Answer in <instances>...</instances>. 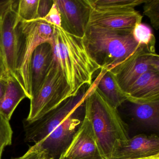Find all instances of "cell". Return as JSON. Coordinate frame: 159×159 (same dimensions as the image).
<instances>
[{
    "instance_id": "cell-18",
    "label": "cell",
    "mask_w": 159,
    "mask_h": 159,
    "mask_svg": "<svg viewBox=\"0 0 159 159\" xmlns=\"http://www.w3.org/2000/svg\"><path fill=\"white\" fill-rule=\"evenodd\" d=\"M25 98L19 84L11 77L7 80L5 93L0 99V114L10 121L17 106Z\"/></svg>"
},
{
    "instance_id": "cell-4",
    "label": "cell",
    "mask_w": 159,
    "mask_h": 159,
    "mask_svg": "<svg viewBox=\"0 0 159 159\" xmlns=\"http://www.w3.org/2000/svg\"><path fill=\"white\" fill-rule=\"evenodd\" d=\"M16 34L15 70L14 79L17 82L30 99L32 91L30 76V63L32 55L41 44L51 40L53 26L43 19L20 21L15 26Z\"/></svg>"
},
{
    "instance_id": "cell-1",
    "label": "cell",
    "mask_w": 159,
    "mask_h": 159,
    "mask_svg": "<svg viewBox=\"0 0 159 159\" xmlns=\"http://www.w3.org/2000/svg\"><path fill=\"white\" fill-rule=\"evenodd\" d=\"M53 28L52 37L48 43L69 87L70 96H74L84 85H92L94 75L100 68L90 56L83 39L61 28Z\"/></svg>"
},
{
    "instance_id": "cell-31",
    "label": "cell",
    "mask_w": 159,
    "mask_h": 159,
    "mask_svg": "<svg viewBox=\"0 0 159 159\" xmlns=\"http://www.w3.org/2000/svg\"><path fill=\"white\" fill-rule=\"evenodd\" d=\"M46 159H52V158H50V157H48Z\"/></svg>"
},
{
    "instance_id": "cell-11",
    "label": "cell",
    "mask_w": 159,
    "mask_h": 159,
    "mask_svg": "<svg viewBox=\"0 0 159 159\" xmlns=\"http://www.w3.org/2000/svg\"><path fill=\"white\" fill-rule=\"evenodd\" d=\"M61 19V28L83 39L88 26L91 6L89 0H54Z\"/></svg>"
},
{
    "instance_id": "cell-15",
    "label": "cell",
    "mask_w": 159,
    "mask_h": 159,
    "mask_svg": "<svg viewBox=\"0 0 159 159\" xmlns=\"http://www.w3.org/2000/svg\"><path fill=\"white\" fill-rule=\"evenodd\" d=\"M129 116L134 124L144 130L158 132L159 100L143 103H131Z\"/></svg>"
},
{
    "instance_id": "cell-12",
    "label": "cell",
    "mask_w": 159,
    "mask_h": 159,
    "mask_svg": "<svg viewBox=\"0 0 159 159\" xmlns=\"http://www.w3.org/2000/svg\"><path fill=\"white\" fill-rule=\"evenodd\" d=\"M158 156H159L158 135L143 134L117 142L110 159H138Z\"/></svg>"
},
{
    "instance_id": "cell-3",
    "label": "cell",
    "mask_w": 159,
    "mask_h": 159,
    "mask_svg": "<svg viewBox=\"0 0 159 159\" xmlns=\"http://www.w3.org/2000/svg\"><path fill=\"white\" fill-rule=\"evenodd\" d=\"M133 30L87 26L83 39L90 56L100 69L110 71L129 58L141 45L135 40Z\"/></svg>"
},
{
    "instance_id": "cell-19",
    "label": "cell",
    "mask_w": 159,
    "mask_h": 159,
    "mask_svg": "<svg viewBox=\"0 0 159 159\" xmlns=\"http://www.w3.org/2000/svg\"><path fill=\"white\" fill-rule=\"evenodd\" d=\"M39 0H20L17 6L16 24L20 21H31L38 19Z\"/></svg>"
},
{
    "instance_id": "cell-2",
    "label": "cell",
    "mask_w": 159,
    "mask_h": 159,
    "mask_svg": "<svg viewBox=\"0 0 159 159\" xmlns=\"http://www.w3.org/2000/svg\"><path fill=\"white\" fill-rule=\"evenodd\" d=\"M85 99V116L92 125L99 150L104 159H110L117 142L130 138L128 127L118 109L111 106L93 82Z\"/></svg>"
},
{
    "instance_id": "cell-33",
    "label": "cell",
    "mask_w": 159,
    "mask_h": 159,
    "mask_svg": "<svg viewBox=\"0 0 159 159\" xmlns=\"http://www.w3.org/2000/svg\"><path fill=\"white\" fill-rule=\"evenodd\" d=\"M63 159V158H61V159Z\"/></svg>"
},
{
    "instance_id": "cell-25",
    "label": "cell",
    "mask_w": 159,
    "mask_h": 159,
    "mask_svg": "<svg viewBox=\"0 0 159 159\" xmlns=\"http://www.w3.org/2000/svg\"><path fill=\"white\" fill-rule=\"evenodd\" d=\"M49 156L44 152L37 150L33 146L22 156L11 159H46Z\"/></svg>"
},
{
    "instance_id": "cell-27",
    "label": "cell",
    "mask_w": 159,
    "mask_h": 159,
    "mask_svg": "<svg viewBox=\"0 0 159 159\" xmlns=\"http://www.w3.org/2000/svg\"><path fill=\"white\" fill-rule=\"evenodd\" d=\"M0 67L2 69L4 70L7 74L11 75L9 70H8L6 58H5L4 52H3V49H2V46L1 40H0Z\"/></svg>"
},
{
    "instance_id": "cell-29",
    "label": "cell",
    "mask_w": 159,
    "mask_h": 159,
    "mask_svg": "<svg viewBox=\"0 0 159 159\" xmlns=\"http://www.w3.org/2000/svg\"><path fill=\"white\" fill-rule=\"evenodd\" d=\"M12 76L7 74L0 67V80L7 81Z\"/></svg>"
},
{
    "instance_id": "cell-22",
    "label": "cell",
    "mask_w": 159,
    "mask_h": 159,
    "mask_svg": "<svg viewBox=\"0 0 159 159\" xmlns=\"http://www.w3.org/2000/svg\"><path fill=\"white\" fill-rule=\"evenodd\" d=\"M13 133L10 121L0 114V159L5 148L11 145Z\"/></svg>"
},
{
    "instance_id": "cell-34",
    "label": "cell",
    "mask_w": 159,
    "mask_h": 159,
    "mask_svg": "<svg viewBox=\"0 0 159 159\" xmlns=\"http://www.w3.org/2000/svg\"></svg>"
},
{
    "instance_id": "cell-24",
    "label": "cell",
    "mask_w": 159,
    "mask_h": 159,
    "mask_svg": "<svg viewBox=\"0 0 159 159\" xmlns=\"http://www.w3.org/2000/svg\"><path fill=\"white\" fill-rule=\"evenodd\" d=\"M43 19L52 25L61 28V19L60 13L54 1L50 11Z\"/></svg>"
},
{
    "instance_id": "cell-8",
    "label": "cell",
    "mask_w": 159,
    "mask_h": 159,
    "mask_svg": "<svg viewBox=\"0 0 159 159\" xmlns=\"http://www.w3.org/2000/svg\"><path fill=\"white\" fill-rule=\"evenodd\" d=\"M148 71H159V56L155 50L140 45L129 58L109 71L126 93L134 82Z\"/></svg>"
},
{
    "instance_id": "cell-14",
    "label": "cell",
    "mask_w": 159,
    "mask_h": 159,
    "mask_svg": "<svg viewBox=\"0 0 159 159\" xmlns=\"http://www.w3.org/2000/svg\"><path fill=\"white\" fill-rule=\"evenodd\" d=\"M131 103H143L159 100V71H148L139 76L126 92Z\"/></svg>"
},
{
    "instance_id": "cell-16",
    "label": "cell",
    "mask_w": 159,
    "mask_h": 159,
    "mask_svg": "<svg viewBox=\"0 0 159 159\" xmlns=\"http://www.w3.org/2000/svg\"><path fill=\"white\" fill-rule=\"evenodd\" d=\"M52 60V51L48 43L41 44L33 52L30 63L32 94L42 84Z\"/></svg>"
},
{
    "instance_id": "cell-28",
    "label": "cell",
    "mask_w": 159,
    "mask_h": 159,
    "mask_svg": "<svg viewBox=\"0 0 159 159\" xmlns=\"http://www.w3.org/2000/svg\"><path fill=\"white\" fill-rule=\"evenodd\" d=\"M7 81L0 80V99L2 98L5 93L7 86Z\"/></svg>"
},
{
    "instance_id": "cell-30",
    "label": "cell",
    "mask_w": 159,
    "mask_h": 159,
    "mask_svg": "<svg viewBox=\"0 0 159 159\" xmlns=\"http://www.w3.org/2000/svg\"><path fill=\"white\" fill-rule=\"evenodd\" d=\"M159 159V156H154V157H149V158H142V159Z\"/></svg>"
},
{
    "instance_id": "cell-20",
    "label": "cell",
    "mask_w": 159,
    "mask_h": 159,
    "mask_svg": "<svg viewBox=\"0 0 159 159\" xmlns=\"http://www.w3.org/2000/svg\"><path fill=\"white\" fill-rule=\"evenodd\" d=\"M133 35L139 44L155 50L156 39L149 26L142 23L136 25L133 30Z\"/></svg>"
},
{
    "instance_id": "cell-17",
    "label": "cell",
    "mask_w": 159,
    "mask_h": 159,
    "mask_svg": "<svg viewBox=\"0 0 159 159\" xmlns=\"http://www.w3.org/2000/svg\"><path fill=\"white\" fill-rule=\"evenodd\" d=\"M100 70L93 82L108 103L113 107L118 109L127 101V94L122 90L114 75L110 71Z\"/></svg>"
},
{
    "instance_id": "cell-13",
    "label": "cell",
    "mask_w": 159,
    "mask_h": 159,
    "mask_svg": "<svg viewBox=\"0 0 159 159\" xmlns=\"http://www.w3.org/2000/svg\"><path fill=\"white\" fill-rule=\"evenodd\" d=\"M64 159H104L87 117L77 131L62 157Z\"/></svg>"
},
{
    "instance_id": "cell-21",
    "label": "cell",
    "mask_w": 159,
    "mask_h": 159,
    "mask_svg": "<svg viewBox=\"0 0 159 159\" xmlns=\"http://www.w3.org/2000/svg\"><path fill=\"white\" fill-rule=\"evenodd\" d=\"M146 0H89L92 8H133Z\"/></svg>"
},
{
    "instance_id": "cell-10",
    "label": "cell",
    "mask_w": 159,
    "mask_h": 159,
    "mask_svg": "<svg viewBox=\"0 0 159 159\" xmlns=\"http://www.w3.org/2000/svg\"><path fill=\"white\" fill-rule=\"evenodd\" d=\"M17 1H2L0 4V40L8 70L14 78L15 70Z\"/></svg>"
},
{
    "instance_id": "cell-6",
    "label": "cell",
    "mask_w": 159,
    "mask_h": 159,
    "mask_svg": "<svg viewBox=\"0 0 159 159\" xmlns=\"http://www.w3.org/2000/svg\"><path fill=\"white\" fill-rule=\"evenodd\" d=\"M92 89V85H84L76 95L69 98L57 108L33 122L24 120L25 142L36 144L47 137L77 106L84 101Z\"/></svg>"
},
{
    "instance_id": "cell-7",
    "label": "cell",
    "mask_w": 159,
    "mask_h": 159,
    "mask_svg": "<svg viewBox=\"0 0 159 159\" xmlns=\"http://www.w3.org/2000/svg\"><path fill=\"white\" fill-rule=\"evenodd\" d=\"M85 100L77 106L43 140L33 145L52 159H60L85 117Z\"/></svg>"
},
{
    "instance_id": "cell-26",
    "label": "cell",
    "mask_w": 159,
    "mask_h": 159,
    "mask_svg": "<svg viewBox=\"0 0 159 159\" xmlns=\"http://www.w3.org/2000/svg\"><path fill=\"white\" fill-rule=\"evenodd\" d=\"M53 2L54 0H39L38 7V18L43 19L48 14Z\"/></svg>"
},
{
    "instance_id": "cell-32",
    "label": "cell",
    "mask_w": 159,
    "mask_h": 159,
    "mask_svg": "<svg viewBox=\"0 0 159 159\" xmlns=\"http://www.w3.org/2000/svg\"><path fill=\"white\" fill-rule=\"evenodd\" d=\"M2 1H0V4L2 3Z\"/></svg>"
},
{
    "instance_id": "cell-5",
    "label": "cell",
    "mask_w": 159,
    "mask_h": 159,
    "mask_svg": "<svg viewBox=\"0 0 159 159\" xmlns=\"http://www.w3.org/2000/svg\"><path fill=\"white\" fill-rule=\"evenodd\" d=\"M70 97L67 83L53 58L42 84L32 94L28 116L24 120L31 123L39 120Z\"/></svg>"
},
{
    "instance_id": "cell-9",
    "label": "cell",
    "mask_w": 159,
    "mask_h": 159,
    "mask_svg": "<svg viewBox=\"0 0 159 159\" xmlns=\"http://www.w3.org/2000/svg\"><path fill=\"white\" fill-rule=\"evenodd\" d=\"M143 16L133 8H92L87 26L112 30H133Z\"/></svg>"
},
{
    "instance_id": "cell-23",
    "label": "cell",
    "mask_w": 159,
    "mask_h": 159,
    "mask_svg": "<svg viewBox=\"0 0 159 159\" xmlns=\"http://www.w3.org/2000/svg\"><path fill=\"white\" fill-rule=\"evenodd\" d=\"M143 13L148 17L153 28H159V0H146L143 6Z\"/></svg>"
}]
</instances>
